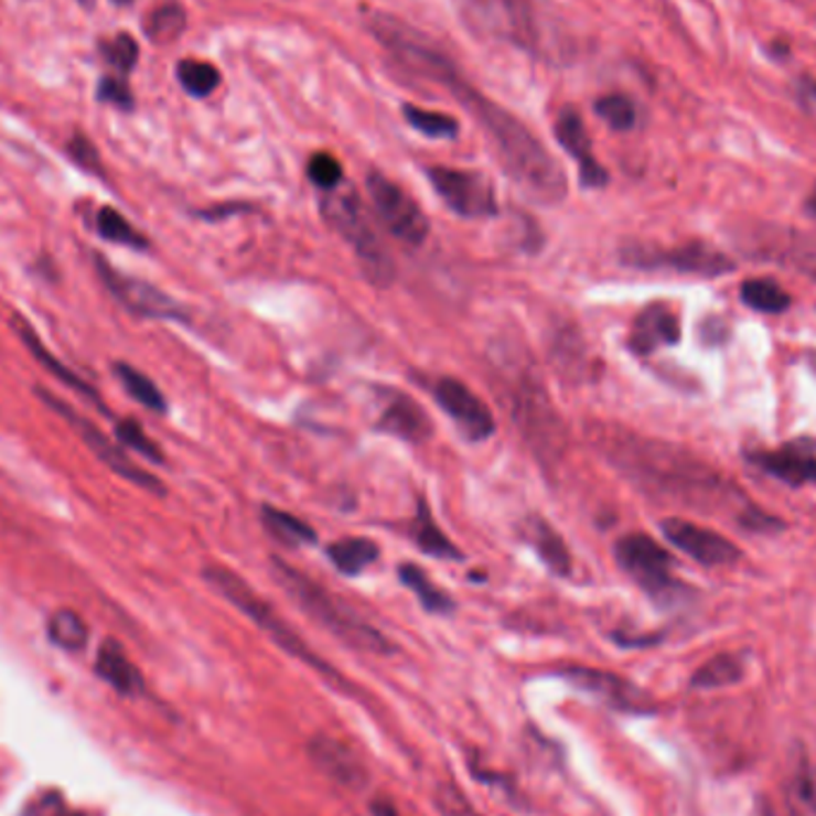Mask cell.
<instances>
[{
	"instance_id": "cell-18",
	"label": "cell",
	"mask_w": 816,
	"mask_h": 816,
	"mask_svg": "<svg viewBox=\"0 0 816 816\" xmlns=\"http://www.w3.org/2000/svg\"><path fill=\"white\" fill-rule=\"evenodd\" d=\"M748 459L756 469H762L791 487L816 483V444L807 440H795L779 449L754 451Z\"/></svg>"
},
{
	"instance_id": "cell-22",
	"label": "cell",
	"mask_w": 816,
	"mask_h": 816,
	"mask_svg": "<svg viewBox=\"0 0 816 816\" xmlns=\"http://www.w3.org/2000/svg\"><path fill=\"white\" fill-rule=\"evenodd\" d=\"M523 537H526V543L535 549L537 557L543 559V563L554 576H561V578L571 576L573 571L571 551H568L563 537L551 528L549 520L540 516H530L526 523H523Z\"/></svg>"
},
{
	"instance_id": "cell-17",
	"label": "cell",
	"mask_w": 816,
	"mask_h": 816,
	"mask_svg": "<svg viewBox=\"0 0 816 816\" xmlns=\"http://www.w3.org/2000/svg\"><path fill=\"white\" fill-rule=\"evenodd\" d=\"M377 397H380V416H377L375 430L389 432L411 444L428 440L432 432L430 418L414 397L404 395L401 389L395 387H383L377 391Z\"/></svg>"
},
{
	"instance_id": "cell-9",
	"label": "cell",
	"mask_w": 816,
	"mask_h": 816,
	"mask_svg": "<svg viewBox=\"0 0 816 816\" xmlns=\"http://www.w3.org/2000/svg\"><path fill=\"white\" fill-rule=\"evenodd\" d=\"M366 184L375 215L380 217L391 237L408 246H420L428 239L430 223L426 213L399 184L387 180L380 172H371Z\"/></svg>"
},
{
	"instance_id": "cell-19",
	"label": "cell",
	"mask_w": 816,
	"mask_h": 816,
	"mask_svg": "<svg viewBox=\"0 0 816 816\" xmlns=\"http://www.w3.org/2000/svg\"><path fill=\"white\" fill-rule=\"evenodd\" d=\"M554 135H557L559 143L566 149V153L571 155L578 170H580V182L588 189H600L609 182V174L602 168L600 160L594 158L592 151V141L586 129V122H582L580 112L571 106H566L559 110L557 122H554Z\"/></svg>"
},
{
	"instance_id": "cell-46",
	"label": "cell",
	"mask_w": 816,
	"mask_h": 816,
	"mask_svg": "<svg viewBox=\"0 0 816 816\" xmlns=\"http://www.w3.org/2000/svg\"><path fill=\"white\" fill-rule=\"evenodd\" d=\"M752 816H776V812H774V807L769 805V799H766V797H756L754 809H752Z\"/></svg>"
},
{
	"instance_id": "cell-42",
	"label": "cell",
	"mask_w": 816,
	"mask_h": 816,
	"mask_svg": "<svg viewBox=\"0 0 816 816\" xmlns=\"http://www.w3.org/2000/svg\"><path fill=\"white\" fill-rule=\"evenodd\" d=\"M104 51H106V61L118 72H129L139 61V46L129 34L115 36L110 43H106Z\"/></svg>"
},
{
	"instance_id": "cell-49",
	"label": "cell",
	"mask_w": 816,
	"mask_h": 816,
	"mask_svg": "<svg viewBox=\"0 0 816 816\" xmlns=\"http://www.w3.org/2000/svg\"><path fill=\"white\" fill-rule=\"evenodd\" d=\"M807 363H809V368L816 373V352H812V354L807 356Z\"/></svg>"
},
{
	"instance_id": "cell-14",
	"label": "cell",
	"mask_w": 816,
	"mask_h": 816,
	"mask_svg": "<svg viewBox=\"0 0 816 816\" xmlns=\"http://www.w3.org/2000/svg\"><path fill=\"white\" fill-rule=\"evenodd\" d=\"M662 533L668 543L702 566L719 568L740 559V549L728 537L711 528L695 526L685 518H666L662 523Z\"/></svg>"
},
{
	"instance_id": "cell-36",
	"label": "cell",
	"mask_w": 816,
	"mask_h": 816,
	"mask_svg": "<svg viewBox=\"0 0 816 816\" xmlns=\"http://www.w3.org/2000/svg\"><path fill=\"white\" fill-rule=\"evenodd\" d=\"M178 79L192 96H211L221 84V72L203 61H182L178 65Z\"/></svg>"
},
{
	"instance_id": "cell-37",
	"label": "cell",
	"mask_w": 816,
	"mask_h": 816,
	"mask_svg": "<svg viewBox=\"0 0 816 816\" xmlns=\"http://www.w3.org/2000/svg\"><path fill=\"white\" fill-rule=\"evenodd\" d=\"M594 110L611 129H616V132H629V129H633L637 122V108L633 100L623 94L602 96L594 104Z\"/></svg>"
},
{
	"instance_id": "cell-4",
	"label": "cell",
	"mask_w": 816,
	"mask_h": 816,
	"mask_svg": "<svg viewBox=\"0 0 816 816\" xmlns=\"http://www.w3.org/2000/svg\"><path fill=\"white\" fill-rule=\"evenodd\" d=\"M502 380L508 389L512 416L523 434V440L535 451V457L549 465H557L566 449L563 422L554 408L545 383L533 368L506 366L502 368Z\"/></svg>"
},
{
	"instance_id": "cell-10",
	"label": "cell",
	"mask_w": 816,
	"mask_h": 816,
	"mask_svg": "<svg viewBox=\"0 0 816 816\" xmlns=\"http://www.w3.org/2000/svg\"><path fill=\"white\" fill-rule=\"evenodd\" d=\"M428 180L447 206L461 217L477 221V217H492L500 213L497 194H494V186L485 174L434 165L428 168Z\"/></svg>"
},
{
	"instance_id": "cell-31",
	"label": "cell",
	"mask_w": 816,
	"mask_h": 816,
	"mask_svg": "<svg viewBox=\"0 0 816 816\" xmlns=\"http://www.w3.org/2000/svg\"><path fill=\"white\" fill-rule=\"evenodd\" d=\"M115 371H118L120 383L125 385L129 397H135L141 406L151 408V411H155V414H165L168 401L163 397V391L155 387V383L151 380L149 375H143L135 366H127V363H118Z\"/></svg>"
},
{
	"instance_id": "cell-5",
	"label": "cell",
	"mask_w": 816,
	"mask_h": 816,
	"mask_svg": "<svg viewBox=\"0 0 816 816\" xmlns=\"http://www.w3.org/2000/svg\"><path fill=\"white\" fill-rule=\"evenodd\" d=\"M203 578H206L208 586L215 592H221L232 606H237L244 616H249L277 647L289 654V657H294L309 668H315V672L323 674L325 678L344 685V678L334 672L328 662L320 659L318 654L303 643V637L291 629V625L280 614H277L264 597L254 592V588L239 573H235L227 566L211 563L203 568Z\"/></svg>"
},
{
	"instance_id": "cell-11",
	"label": "cell",
	"mask_w": 816,
	"mask_h": 816,
	"mask_svg": "<svg viewBox=\"0 0 816 816\" xmlns=\"http://www.w3.org/2000/svg\"><path fill=\"white\" fill-rule=\"evenodd\" d=\"M36 395H39L43 401H46V404L53 408V411L61 414V416L69 422L72 428H77V432L82 434V440L86 442V447H89V449L94 451V454H96V459H98V461H104L112 473H118L120 477L129 480V483H132V485L143 487V490H149V492H153V494H165L163 483H160V480H158L155 475H151L149 471L139 469V465L125 454L122 447H118V444H115L112 440H108V437H106L104 432H100V430L94 426V422H89L86 418H82L79 414L72 411V408H69L67 404H63L61 399L53 397L51 391H46L43 387H39V389H36Z\"/></svg>"
},
{
	"instance_id": "cell-29",
	"label": "cell",
	"mask_w": 816,
	"mask_h": 816,
	"mask_svg": "<svg viewBox=\"0 0 816 816\" xmlns=\"http://www.w3.org/2000/svg\"><path fill=\"white\" fill-rule=\"evenodd\" d=\"M745 676V662L740 654H717L705 666H699L690 685L695 690H717L736 685Z\"/></svg>"
},
{
	"instance_id": "cell-51",
	"label": "cell",
	"mask_w": 816,
	"mask_h": 816,
	"mask_svg": "<svg viewBox=\"0 0 816 816\" xmlns=\"http://www.w3.org/2000/svg\"><path fill=\"white\" fill-rule=\"evenodd\" d=\"M65 816H82V814H65Z\"/></svg>"
},
{
	"instance_id": "cell-12",
	"label": "cell",
	"mask_w": 816,
	"mask_h": 816,
	"mask_svg": "<svg viewBox=\"0 0 816 816\" xmlns=\"http://www.w3.org/2000/svg\"><path fill=\"white\" fill-rule=\"evenodd\" d=\"M437 406L454 420V426L469 442H485L494 434V416L475 391L457 377H437L430 387Z\"/></svg>"
},
{
	"instance_id": "cell-43",
	"label": "cell",
	"mask_w": 816,
	"mask_h": 816,
	"mask_svg": "<svg viewBox=\"0 0 816 816\" xmlns=\"http://www.w3.org/2000/svg\"><path fill=\"white\" fill-rule=\"evenodd\" d=\"M98 96L104 98V100H108V104L118 106V108H125V110H129V108L135 106L132 92H129V86H127V82L122 77H106L104 82H100V86H98Z\"/></svg>"
},
{
	"instance_id": "cell-48",
	"label": "cell",
	"mask_w": 816,
	"mask_h": 816,
	"mask_svg": "<svg viewBox=\"0 0 816 816\" xmlns=\"http://www.w3.org/2000/svg\"><path fill=\"white\" fill-rule=\"evenodd\" d=\"M807 208H809V213L816 217V184H814L812 194H809V198H807Z\"/></svg>"
},
{
	"instance_id": "cell-13",
	"label": "cell",
	"mask_w": 816,
	"mask_h": 816,
	"mask_svg": "<svg viewBox=\"0 0 816 816\" xmlns=\"http://www.w3.org/2000/svg\"><path fill=\"white\" fill-rule=\"evenodd\" d=\"M96 270L104 284L110 289V294L135 315L155 320H186V311L182 305L158 287L137 280V277H127L118 272L100 256H96Z\"/></svg>"
},
{
	"instance_id": "cell-45",
	"label": "cell",
	"mask_w": 816,
	"mask_h": 816,
	"mask_svg": "<svg viewBox=\"0 0 816 816\" xmlns=\"http://www.w3.org/2000/svg\"><path fill=\"white\" fill-rule=\"evenodd\" d=\"M797 92H799V96H803V98L807 100L809 106H814V108H816V79L805 77L803 82L797 84Z\"/></svg>"
},
{
	"instance_id": "cell-16",
	"label": "cell",
	"mask_w": 816,
	"mask_h": 816,
	"mask_svg": "<svg viewBox=\"0 0 816 816\" xmlns=\"http://www.w3.org/2000/svg\"><path fill=\"white\" fill-rule=\"evenodd\" d=\"M469 14L485 32L512 39L518 46H530L535 41L530 0H473Z\"/></svg>"
},
{
	"instance_id": "cell-32",
	"label": "cell",
	"mask_w": 816,
	"mask_h": 816,
	"mask_svg": "<svg viewBox=\"0 0 816 816\" xmlns=\"http://www.w3.org/2000/svg\"><path fill=\"white\" fill-rule=\"evenodd\" d=\"M96 229H98L100 237L108 239V241H115V244L132 246V249H146V246H149V241H146L141 232L132 223H129L120 211H115L110 206L100 208L96 213Z\"/></svg>"
},
{
	"instance_id": "cell-25",
	"label": "cell",
	"mask_w": 816,
	"mask_h": 816,
	"mask_svg": "<svg viewBox=\"0 0 816 816\" xmlns=\"http://www.w3.org/2000/svg\"><path fill=\"white\" fill-rule=\"evenodd\" d=\"M96 672L120 695H135L143 685L137 666L127 659L122 647L118 643H112V640H106V643L100 645L96 657Z\"/></svg>"
},
{
	"instance_id": "cell-1",
	"label": "cell",
	"mask_w": 816,
	"mask_h": 816,
	"mask_svg": "<svg viewBox=\"0 0 816 816\" xmlns=\"http://www.w3.org/2000/svg\"><path fill=\"white\" fill-rule=\"evenodd\" d=\"M592 434L604 459L652 500L709 514L740 512V526L748 530L781 528V520L754 508L731 480L688 449L623 430L594 428Z\"/></svg>"
},
{
	"instance_id": "cell-44",
	"label": "cell",
	"mask_w": 816,
	"mask_h": 816,
	"mask_svg": "<svg viewBox=\"0 0 816 816\" xmlns=\"http://www.w3.org/2000/svg\"><path fill=\"white\" fill-rule=\"evenodd\" d=\"M69 153H72V158H75L82 168L92 170V172H98L100 170V158H98L96 146L89 139H86V137L77 135L75 139H72L69 141Z\"/></svg>"
},
{
	"instance_id": "cell-35",
	"label": "cell",
	"mask_w": 816,
	"mask_h": 816,
	"mask_svg": "<svg viewBox=\"0 0 816 816\" xmlns=\"http://www.w3.org/2000/svg\"><path fill=\"white\" fill-rule=\"evenodd\" d=\"M186 26V12L178 3H168L153 10L146 20V34L155 43L178 41Z\"/></svg>"
},
{
	"instance_id": "cell-20",
	"label": "cell",
	"mask_w": 816,
	"mask_h": 816,
	"mask_svg": "<svg viewBox=\"0 0 816 816\" xmlns=\"http://www.w3.org/2000/svg\"><path fill=\"white\" fill-rule=\"evenodd\" d=\"M680 340V320L672 305L649 303L637 313L629 334L631 352L637 356H649L662 346H674Z\"/></svg>"
},
{
	"instance_id": "cell-50",
	"label": "cell",
	"mask_w": 816,
	"mask_h": 816,
	"mask_svg": "<svg viewBox=\"0 0 816 816\" xmlns=\"http://www.w3.org/2000/svg\"><path fill=\"white\" fill-rule=\"evenodd\" d=\"M112 3H118V6H129V3H132V0H112Z\"/></svg>"
},
{
	"instance_id": "cell-8",
	"label": "cell",
	"mask_w": 816,
	"mask_h": 816,
	"mask_svg": "<svg viewBox=\"0 0 816 816\" xmlns=\"http://www.w3.org/2000/svg\"><path fill=\"white\" fill-rule=\"evenodd\" d=\"M621 260L637 270H674L699 277H721L736 268L731 258L705 241H688L678 246L631 244L621 249Z\"/></svg>"
},
{
	"instance_id": "cell-28",
	"label": "cell",
	"mask_w": 816,
	"mask_h": 816,
	"mask_svg": "<svg viewBox=\"0 0 816 816\" xmlns=\"http://www.w3.org/2000/svg\"><path fill=\"white\" fill-rule=\"evenodd\" d=\"M260 518H264L266 530L280 545L309 547V545H315V540H318V533L309 526V523H303L294 514L282 512V508H275V506L266 504L264 508H260Z\"/></svg>"
},
{
	"instance_id": "cell-41",
	"label": "cell",
	"mask_w": 816,
	"mask_h": 816,
	"mask_svg": "<svg viewBox=\"0 0 816 816\" xmlns=\"http://www.w3.org/2000/svg\"><path fill=\"white\" fill-rule=\"evenodd\" d=\"M434 807L440 809V814H442V816H485V814H480V812L469 803V799H465V797L454 788V785H449V783L437 785V791H434Z\"/></svg>"
},
{
	"instance_id": "cell-7",
	"label": "cell",
	"mask_w": 816,
	"mask_h": 816,
	"mask_svg": "<svg viewBox=\"0 0 816 816\" xmlns=\"http://www.w3.org/2000/svg\"><path fill=\"white\" fill-rule=\"evenodd\" d=\"M614 554L619 566L654 604L676 606L690 594V588L683 586L674 573V557L654 537L645 533L623 535Z\"/></svg>"
},
{
	"instance_id": "cell-39",
	"label": "cell",
	"mask_w": 816,
	"mask_h": 816,
	"mask_svg": "<svg viewBox=\"0 0 816 816\" xmlns=\"http://www.w3.org/2000/svg\"><path fill=\"white\" fill-rule=\"evenodd\" d=\"M115 434H118L120 444L132 447L135 451H139V454L146 457L149 461H153V463H163L165 461L163 451H160V447L151 440L149 434L143 432V428L139 426L137 420H132V418L120 420L118 428H115Z\"/></svg>"
},
{
	"instance_id": "cell-23",
	"label": "cell",
	"mask_w": 816,
	"mask_h": 816,
	"mask_svg": "<svg viewBox=\"0 0 816 816\" xmlns=\"http://www.w3.org/2000/svg\"><path fill=\"white\" fill-rule=\"evenodd\" d=\"M12 328H14V332L20 334V340L24 342V346L29 348V352H32V356L41 363L43 368H46L51 375H55L57 380H61L63 385H67V387H72V389H77L79 395H84L86 399H92V401H96L100 408H104V401H100L98 391H96V389H92V385H89V383H84L82 377H79L75 371H69L63 361H57V358L53 356V352H49L46 344L41 342V337H39V334L34 332V328L29 325L24 318L14 315V318H12Z\"/></svg>"
},
{
	"instance_id": "cell-47",
	"label": "cell",
	"mask_w": 816,
	"mask_h": 816,
	"mask_svg": "<svg viewBox=\"0 0 816 816\" xmlns=\"http://www.w3.org/2000/svg\"><path fill=\"white\" fill-rule=\"evenodd\" d=\"M373 812H375V816H401L395 807H391L389 803H377L375 807H373Z\"/></svg>"
},
{
	"instance_id": "cell-24",
	"label": "cell",
	"mask_w": 816,
	"mask_h": 816,
	"mask_svg": "<svg viewBox=\"0 0 816 816\" xmlns=\"http://www.w3.org/2000/svg\"><path fill=\"white\" fill-rule=\"evenodd\" d=\"M408 535L414 537L416 547L422 554H428V557L442 559V561H463V551L449 540L440 526H437L428 502L418 504L416 518L411 520V526H408Z\"/></svg>"
},
{
	"instance_id": "cell-2",
	"label": "cell",
	"mask_w": 816,
	"mask_h": 816,
	"mask_svg": "<svg viewBox=\"0 0 816 816\" xmlns=\"http://www.w3.org/2000/svg\"><path fill=\"white\" fill-rule=\"evenodd\" d=\"M395 61L414 75L442 84L451 96L471 110L473 118L487 132L502 168L530 201L543 203V206H557L566 198V174L545 149V143L512 112L485 98L469 79H463L454 61L442 49H437L426 34H406L397 43Z\"/></svg>"
},
{
	"instance_id": "cell-3",
	"label": "cell",
	"mask_w": 816,
	"mask_h": 816,
	"mask_svg": "<svg viewBox=\"0 0 816 816\" xmlns=\"http://www.w3.org/2000/svg\"><path fill=\"white\" fill-rule=\"evenodd\" d=\"M270 566L275 580L280 582L282 590L291 597V600H294L313 621L323 625L325 631H330L334 637H340L344 645L358 652L377 654V657H387V654L395 652V645H391V640L385 633L377 631L368 621H363L352 606H346L340 597H334L311 576H305L299 568L289 566L287 561L277 557L270 559Z\"/></svg>"
},
{
	"instance_id": "cell-34",
	"label": "cell",
	"mask_w": 816,
	"mask_h": 816,
	"mask_svg": "<svg viewBox=\"0 0 816 816\" xmlns=\"http://www.w3.org/2000/svg\"><path fill=\"white\" fill-rule=\"evenodd\" d=\"M404 118L416 129V132L426 135L430 139H454L459 135V122L442 112L426 110V108L408 104L404 106Z\"/></svg>"
},
{
	"instance_id": "cell-27",
	"label": "cell",
	"mask_w": 816,
	"mask_h": 816,
	"mask_svg": "<svg viewBox=\"0 0 816 816\" xmlns=\"http://www.w3.org/2000/svg\"><path fill=\"white\" fill-rule=\"evenodd\" d=\"M399 580L418 597L422 609H426L428 614L447 616V614H451V611H454L457 604H454V600H451V594L444 592L442 588H437L432 578L426 571H422L420 566L401 563L399 566Z\"/></svg>"
},
{
	"instance_id": "cell-26",
	"label": "cell",
	"mask_w": 816,
	"mask_h": 816,
	"mask_svg": "<svg viewBox=\"0 0 816 816\" xmlns=\"http://www.w3.org/2000/svg\"><path fill=\"white\" fill-rule=\"evenodd\" d=\"M328 557L342 576H358L377 561L380 547L368 537H342L328 547Z\"/></svg>"
},
{
	"instance_id": "cell-15",
	"label": "cell",
	"mask_w": 816,
	"mask_h": 816,
	"mask_svg": "<svg viewBox=\"0 0 816 816\" xmlns=\"http://www.w3.org/2000/svg\"><path fill=\"white\" fill-rule=\"evenodd\" d=\"M559 674L566 680H571L576 688L594 695L597 699H602L604 705L614 707L619 711H629V713H649V711H654L649 695L640 690L637 685H633L631 680H625L616 674L597 672V668H588V666L561 668Z\"/></svg>"
},
{
	"instance_id": "cell-21",
	"label": "cell",
	"mask_w": 816,
	"mask_h": 816,
	"mask_svg": "<svg viewBox=\"0 0 816 816\" xmlns=\"http://www.w3.org/2000/svg\"><path fill=\"white\" fill-rule=\"evenodd\" d=\"M309 752L313 762L325 771V774L346 788H363L366 785V769L356 760L354 752L344 748L340 740H332L325 736H318L311 740Z\"/></svg>"
},
{
	"instance_id": "cell-33",
	"label": "cell",
	"mask_w": 816,
	"mask_h": 816,
	"mask_svg": "<svg viewBox=\"0 0 816 816\" xmlns=\"http://www.w3.org/2000/svg\"><path fill=\"white\" fill-rule=\"evenodd\" d=\"M49 637L57 647L63 649H82L89 640V631H86V623L82 621L79 614L69 609L55 611L49 621Z\"/></svg>"
},
{
	"instance_id": "cell-30",
	"label": "cell",
	"mask_w": 816,
	"mask_h": 816,
	"mask_svg": "<svg viewBox=\"0 0 816 816\" xmlns=\"http://www.w3.org/2000/svg\"><path fill=\"white\" fill-rule=\"evenodd\" d=\"M740 299L756 313L779 315L791 309L788 291L771 280H748L740 287Z\"/></svg>"
},
{
	"instance_id": "cell-38",
	"label": "cell",
	"mask_w": 816,
	"mask_h": 816,
	"mask_svg": "<svg viewBox=\"0 0 816 816\" xmlns=\"http://www.w3.org/2000/svg\"><path fill=\"white\" fill-rule=\"evenodd\" d=\"M793 803L809 816H816V766L809 760H797L791 776Z\"/></svg>"
},
{
	"instance_id": "cell-6",
	"label": "cell",
	"mask_w": 816,
	"mask_h": 816,
	"mask_svg": "<svg viewBox=\"0 0 816 816\" xmlns=\"http://www.w3.org/2000/svg\"><path fill=\"white\" fill-rule=\"evenodd\" d=\"M320 211H323L328 225L352 246L368 280L377 287L391 284L397 272L395 260H391L383 239L377 237L361 198L354 192H328V196L320 201Z\"/></svg>"
},
{
	"instance_id": "cell-40",
	"label": "cell",
	"mask_w": 816,
	"mask_h": 816,
	"mask_svg": "<svg viewBox=\"0 0 816 816\" xmlns=\"http://www.w3.org/2000/svg\"><path fill=\"white\" fill-rule=\"evenodd\" d=\"M342 178H344L342 163L334 155H330V153H315L309 160V180L318 189H323V192H334V189L340 186Z\"/></svg>"
}]
</instances>
